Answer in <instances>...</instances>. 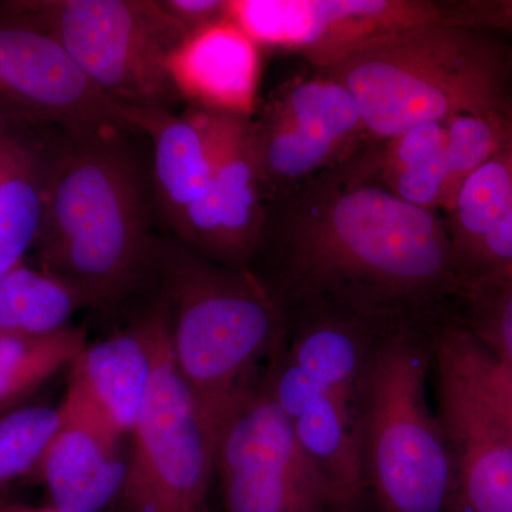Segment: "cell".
Here are the masks:
<instances>
[{
  "label": "cell",
  "mask_w": 512,
  "mask_h": 512,
  "mask_svg": "<svg viewBox=\"0 0 512 512\" xmlns=\"http://www.w3.org/2000/svg\"><path fill=\"white\" fill-rule=\"evenodd\" d=\"M276 247L272 293L298 311L335 309L382 328L430 325L466 291L439 215L356 175L306 183Z\"/></svg>",
  "instance_id": "obj_1"
},
{
  "label": "cell",
  "mask_w": 512,
  "mask_h": 512,
  "mask_svg": "<svg viewBox=\"0 0 512 512\" xmlns=\"http://www.w3.org/2000/svg\"><path fill=\"white\" fill-rule=\"evenodd\" d=\"M35 247L40 268L99 308L121 301L157 264L144 178L124 134H66L50 156Z\"/></svg>",
  "instance_id": "obj_2"
},
{
  "label": "cell",
  "mask_w": 512,
  "mask_h": 512,
  "mask_svg": "<svg viewBox=\"0 0 512 512\" xmlns=\"http://www.w3.org/2000/svg\"><path fill=\"white\" fill-rule=\"evenodd\" d=\"M171 313V349L202 424L215 437L264 376L288 330L282 303L252 269H231L188 247H158Z\"/></svg>",
  "instance_id": "obj_3"
},
{
  "label": "cell",
  "mask_w": 512,
  "mask_h": 512,
  "mask_svg": "<svg viewBox=\"0 0 512 512\" xmlns=\"http://www.w3.org/2000/svg\"><path fill=\"white\" fill-rule=\"evenodd\" d=\"M295 315L265 367L266 389L322 478L332 512H370L360 461L363 380L384 328L335 309Z\"/></svg>",
  "instance_id": "obj_4"
},
{
  "label": "cell",
  "mask_w": 512,
  "mask_h": 512,
  "mask_svg": "<svg viewBox=\"0 0 512 512\" xmlns=\"http://www.w3.org/2000/svg\"><path fill=\"white\" fill-rule=\"evenodd\" d=\"M319 73L349 90L366 133L383 141L511 99L507 52L447 20L367 40Z\"/></svg>",
  "instance_id": "obj_5"
},
{
  "label": "cell",
  "mask_w": 512,
  "mask_h": 512,
  "mask_svg": "<svg viewBox=\"0 0 512 512\" xmlns=\"http://www.w3.org/2000/svg\"><path fill=\"white\" fill-rule=\"evenodd\" d=\"M437 323L380 329L370 346L360 440L370 512H454L453 457L427 396Z\"/></svg>",
  "instance_id": "obj_6"
},
{
  "label": "cell",
  "mask_w": 512,
  "mask_h": 512,
  "mask_svg": "<svg viewBox=\"0 0 512 512\" xmlns=\"http://www.w3.org/2000/svg\"><path fill=\"white\" fill-rule=\"evenodd\" d=\"M0 9L55 37L120 106L170 110L180 99L168 64L188 32L158 2L23 0Z\"/></svg>",
  "instance_id": "obj_7"
},
{
  "label": "cell",
  "mask_w": 512,
  "mask_h": 512,
  "mask_svg": "<svg viewBox=\"0 0 512 512\" xmlns=\"http://www.w3.org/2000/svg\"><path fill=\"white\" fill-rule=\"evenodd\" d=\"M128 437L126 478L110 512H211L214 443L175 365L164 296L158 299L150 387Z\"/></svg>",
  "instance_id": "obj_8"
},
{
  "label": "cell",
  "mask_w": 512,
  "mask_h": 512,
  "mask_svg": "<svg viewBox=\"0 0 512 512\" xmlns=\"http://www.w3.org/2000/svg\"><path fill=\"white\" fill-rule=\"evenodd\" d=\"M488 363L490 352L460 320L437 323L431 380L453 457L454 512H512V417Z\"/></svg>",
  "instance_id": "obj_9"
},
{
  "label": "cell",
  "mask_w": 512,
  "mask_h": 512,
  "mask_svg": "<svg viewBox=\"0 0 512 512\" xmlns=\"http://www.w3.org/2000/svg\"><path fill=\"white\" fill-rule=\"evenodd\" d=\"M214 467L224 512H332L328 490L264 376L222 420Z\"/></svg>",
  "instance_id": "obj_10"
},
{
  "label": "cell",
  "mask_w": 512,
  "mask_h": 512,
  "mask_svg": "<svg viewBox=\"0 0 512 512\" xmlns=\"http://www.w3.org/2000/svg\"><path fill=\"white\" fill-rule=\"evenodd\" d=\"M0 96L23 116L55 124L67 136L136 131L131 110L101 92L62 43L3 10Z\"/></svg>",
  "instance_id": "obj_11"
},
{
  "label": "cell",
  "mask_w": 512,
  "mask_h": 512,
  "mask_svg": "<svg viewBox=\"0 0 512 512\" xmlns=\"http://www.w3.org/2000/svg\"><path fill=\"white\" fill-rule=\"evenodd\" d=\"M228 19L258 45L301 53L319 70L367 40L447 20L424 0H228Z\"/></svg>",
  "instance_id": "obj_12"
},
{
  "label": "cell",
  "mask_w": 512,
  "mask_h": 512,
  "mask_svg": "<svg viewBox=\"0 0 512 512\" xmlns=\"http://www.w3.org/2000/svg\"><path fill=\"white\" fill-rule=\"evenodd\" d=\"M251 121L261 188L271 190L308 181L367 134L355 97L320 73L286 84Z\"/></svg>",
  "instance_id": "obj_13"
},
{
  "label": "cell",
  "mask_w": 512,
  "mask_h": 512,
  "mask_svg": "<svg viewBox=\"0 0 512 512\" xmlns=\"http://www.w3.org/2000/svg\"><path fill=\"white\" fill-rule=\"evenodd\" d=\"M251 117L212 113V171L207 197L181 241L231 269H251L265 231Z\"/></svg>",
  "instance_id": "obj_14"
},
{
  "label": "cell",
  "mask_w": 512,
  "mask_h": 512,
  "mask_svg": "<svg viewBox=\"0 0 512 512\" xmlns=\"http://www.w3.org/2000/svg\"><path fill=\"white\" fill-rule=\"evenodd\" d=\"M59 407V429L32 474L45 483L57 511L100 512L126 478L127 436L72 379Z\"/></svg>",
  "instance_id": "obj_15"
},
{
  "label": "cell",
  "mask_w": 512,
  "mask_h": 512,
  "mask_svg": "<svg viewBox=\"0 0 512 512\" xmlns=\"http://www.w3.org/2000/svg\"><path fill=\"white\" fill-rule=\"evenodd\" d=\"M131 123L153 141L158 208L183 239L207 197L212 171V113L190 107L183 116L165 109H131Z\"/></svg>",
  "instance_id": "obj_16"
},
{
  "label": "cell",
  "mask_w": 512,
  "mask_h": 512,
  "mask_svg": "<svg viewBox=\"0 0 512 512\" xmlns=\"http://www.w3.org/2000/svg\"><path fill=\"white\" fill-rule=\"evenodd\" d=\"M168 66L178 96L194 109L251 117L261 56L259 46L232 20L185 37Z\"/></svg>",
  "instance_id": "obj_17"
},
{
  "label": "cell",
  "mask_w": 512,
  "mask_h": 512,
  "mask_svg": "<svg viewBox=\"0 0 512 512\" xmlns=\"http://www.w3.org/2000/svg\"><path fill=\"white\" fill-rule=\"evenodd\" d=\"M157 313L158 302L130 328L89 343L70 366V379L127 437L136 426L153 375Z\"/></svg>",
  "instance_id": "obj_18"
},
{
  "label": "cell",
  "mask_w": 512,
  "mask_h": 512,
  "mask_svg": "<svg viewBox=\"0 0 512 512\" xmlns=\"http://www.w3.org/2000/svg\"><path fill=\"white\" fill-rule=\"evenodd\" d=\"M49 160L0 133V276L23 261L42 231Z\"/></svg>",
  "instance_id": "obj_19"
},
{
  "label": "cell",
  "mask_w": 512,
  "mask_h": 512,
  "mask_svg": "<svg viewBox=\"0 0 512 512\" xmlns=\"http://www.w3.org/2000/svg\"><path fill=\"white\" fill-rule=\"evenodd\" d=\"M90 305L77 286L25 261L0 276V335L43 336L69 326Z\"/></svg>",
  "instance_id": "obj_20"
},
{
  "label": "cell",
  "mask_w": 512,
  "mask_h": 512,
  "mask_svg": "<svg viewBox=\"0 0 512 512\" xmlns=\"http://www.w3.org/2000/svg\"><path fill=\"white\" fill-rule=\"evenodd\" d=\"M446 121L421 124L386 140L377 164L384 187L423 210L443 208L446 190Z\"/></svg>",
  "instance_id": "obj_21"
},
{
  "label": "cell",
  "mask_w": 512,
  "mask_h": 512,
  "mask_svg": "<svg viewBox=\"0 0 512 512\" xmlns=\"http://www.w3.org/2000/svg\"><path fill=\"white\" fill-rule=\"evenodd\" d=\"M512 201V127L504 143L458 192L446 224L461 278L481 241ZM466 282V281H464Z\"/></svg>",
  "instance_id": "obj_22"
},
{
  "label": "cell",
  "mask_w": 512,
  "mask_h": 512,
  "mask_svg": "<svg viewBox=\"0 0 512 512\" xmlns=\"http://www.w3.org/2000/svg\"><path fill=\"white\" fill-rule=\"evenodd\" d=\"M87 345L86 329L74 326L43 336L0 335V410L72 366Z\"/></svg>",
  "instance_id": "obj_23"
},
{
  "label": "cell",
  "mask_w": 512,
  "mask_h": 512,
  "mask_svg": "<svg viewBox=\"0 0 512 512\" xmlns=\"http://www.w3.org/2000/svg\"><path fill=\"white\" fill-rule=\"evenodd\" d=\"M511 127L512 97L501 106L457 114L446 121L443 210L447 214L467 178L500 148Z\"/></svg>",
  "instance_id": "obj_24"
},
{
  "label": "cell",
  "mask_w": 512,
  "mask_h": 512,
  "mask_svg": "<svg viewBox=\"0 0 512 512\" xmlns=\"http://www.w3.org/2000/svg\"><path fill=\"white\" fill-rule=\"evenodd\" d=\"M460 301L466 313L458 320L512 369V271L470 282Z\"/></svg>",
  "instance_id": "obj_25"
},
{
  "label": "cell",
  "mask_w": 512,
  "mask_h": 512,
  "mask_svg": "<svg viewBox=\"0 0 512 512\" xmlns=\"http://www.w3.org/2000/svg\"><path fill=\"white\" fill-rule=\"evenodd\" d=\"M60 407H20L0 419V488L35 470L59 429Z\"/></svg>",
  "instance_id": "obj_26"
},
{
  "label": "cell",
  "mask_w": 512,
  "mask_h": 512,
  "mask_svg": "<svg viewBox=\"0 0 512 512\" xmlns=\"http://www.w3.org/2000/svg\"><path fill=\"white\" fill-rule=\"evenodd\" d=\"M507 271H512V201L468 262L464 271L466 288L477 279Z\"/></svg>",
  "instance_id": "obj_27"
},
{
  "label": "cell",
  "mask_w": 512,
  "mask_h": 512,
  "mask_svg": "<svg viewBox=\"0 0 512 512\" xmlns=\"http://www.w3.org/2000/svg\"><path fill=\"white\" fill-rule=\"evenodd\" d=\"M447 22L477 32H501L512 40V0H467L447 3ZM512 72V46L507 52Z\"/></svg>",
  "instance_id": "obj_28"
},
{
  "label": "cell",
  "mask_w": 512,
  "mask_h": 512,
  "mask_svg": "<svg viewBox=\"0 0 512 512\" xmlns=\"http://www.w3.org/2000/svg\"><path fill=\"white\" fill-rule=\"evenodd\" d=\"M158 5L180 23L188 35L228 18V2L225 0H160Z\"/></svg>",
  "instance_id": "obj_29"
},
{
  "label": "cell",
  "mask_w": 512,
  "mask_h": 512,
  "mask_svg": "<svg viewBox=\"0 0 512 512\" xmlns=\"http://www.w3.org/2000/svg\"><path fill=\"white\" fill-rule=\"evenodd\" d=\"M490 352V350H488ZM490 376L493 380L497 393L500 394L504 406L507 407L508 413L512 417V369L495 359L490 352Z\"/></svg>",
  "instance_id": "obj_30"
},
{
  "label": "cell",
  "mask_w": 512,
  "mask_h": 512,
  "mask_svg": "<svg viewBox=\"0 0 512 512\" xmlns=\"http://www.w3.org/2000/svg\"><path fill=\"white\" fill-rule=\"evenodd\" d=\"M0 512H60L56 508H37L25 504L0 503Z\"/></svg>",
  "instance_id": "obj_31"
}]
</instances>
